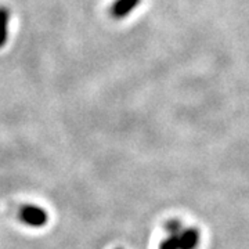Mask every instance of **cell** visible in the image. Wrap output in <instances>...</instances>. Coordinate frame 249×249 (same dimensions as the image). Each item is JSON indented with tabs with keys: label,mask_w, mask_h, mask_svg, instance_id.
I'll list each match as a JSON object with an SVG mask.
<instances>
[{
	"label": "cell",
	"mask_w": 249,
	"mask_h": 249,
	"mask_svg": "<svg viewBox=\"0 0 249 249\" xmlns=\"http://www.w3.org/2000/svg\"><path fill=\"white\" fill-rule=\"evenodd\" d=\"M18 220L28 227L40 229L49 222V213L45 208L35 204L22 205L18 209Z\"/></svg>",
	"instance_id": "1"
},
{
	"label": "cell",
	"mask_w": 249,
	"mask_h": 249,
	"mask_svg": "<svg viewBox=\"0 0 249 249\" xmlns=\"http://www.w3.org/2000/svg\"><path fill=\"white\" fill-rule=\"evenodd\" d=\"M178 249H196L201 241V231L196 227H187L176 234Z\"/></svg>",
	"instance_id": "2"
},
{
	"label": "cell",
	"mask_w": 249,
	"mask_h": 249,
	"mask_svg": "<svg viewBox=\"0 0 249 249\" xmlns=\"http://www.w3.org/2000/svg\"><path fill=\"white\" fill-rule=\"evenodd\" d=\"M140 1L142 0H115L109 9V13L115 19H121L129 16L140 4Z\"/></svg>",
	"instance_id": "3"
},
{
	"label": "cell",
	"mask_w": 249,
	"mask_h": 249,
	"mask_svg": "<svg viewBox=\"0 0 249 249\" xmlns=\"http://www.w3.org/2000/svg\"><path fill=\"white\" fill-rule=\"evenodd\" d=\"M10 10L4 6H0V49L6 45L9 37Z\"/></svg>",
	"instance_id": "4"
},
{
	"label": "cell",
	"mask_w": 249,
	"mask_h": 249,
	"mask_svg": "<svg viewBox=\"0 0 249 249\" xmlns=\"http://www.w3.org/2000/svg\"><path fill=\"white\" fill-rule=\"evenodd\" d=\"M165 230L169 232V235H175L183 230V224L181 220L178 219H169L168 222L165 223Z\"/></svg>",
	"instance_id": "5"
},
{
	"label": "cell",
	"mask_w": 249,
	"mask_h": 249,
	"mask_svg": "<svg viewBox=\"0 0 249 249\" xmlns=\"http://www.w3.org/2000/svg\"><path fill=\"white\" fill-rule=\"evenodd\" d=\"M160 249H178L176 234L175 235H169V237H166V238H163V240L160 241Z\"/></svg>",
	"instance_id": "6"
},
{
	"label": "cell",
	"mask_w": 249,
	"mask_h": 249,
	"mask_svg": "<svg viewBox=\"0 0 249 249\" xmlns=\"http://www.w3.org/2000/svg\"><path fill=\"white\" fill-rule=\"evenodd\" d=\"M115 249H124V248H115Z\"/></svg>",
	"instance_id": "7"
}]
</instances>
